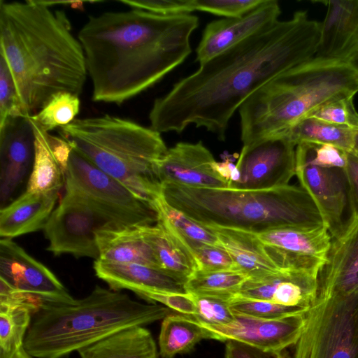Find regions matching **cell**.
I'll return each instance as SVG.
<instances>
[{
	"label": "cell",
	"mask_w": 358,
	"mask_h": 358,
	"mask_svg": "<svg viewBox=\"0 0 358 358\" xmlns=\"http://www.w3.org/2000/svg\"><path fill=\"white\" fill-rule=\"evenodd\" d=\"M321 23L304 10L199 64L197 71L156 99L150 127L162 133L203 127L224 141L229 123L243 103L278 75L314 57Z\"/></svg>",
	"instance_id": "obj_1"
},
{
	"label": "cell",
	"mask_w": 358,
	"mask_h": 358,
	"mask_svg": "<svg viewBox=\"0 0 358 358\" xmlns=\"http://www.w3.org/2000/svg\"><path fill=\"white\" fill-rule=\"evenodd\" d=\"M199 25L192 14L159 15L131 8L90 15L80 29L95 102L122 104L181 64Z\"/></svg>",
	"instance_id": "obj_2"
},
{
	"label": "cell",
	"mask_w": 358,
	"mask_h": 358,
	"mask_svg": "<svg viewBox=\"0 0 358 358\" xmlns=\"http://www.w3.org/2000/svg\"><path fill=\"white\" fill-rule=\"evenodd\" d=\"M0 57L27 116L59 92L79 96L88 75L83 46L66 14L45 1H0Z\"/></svg>",
	"instance_id": "obj_3"
},
{
	"label": "cell",
	"mask_w": 358,
	"mask_h": 358,
	"mask_svg": "<svg viewBox=\"0 0 358 358\" xmlns=\"http://www.w3.org/2000/svg\"><path fill=\"white\" fill-rule=\"evenodd\" d=\"M171 310L96 285L71 303L42 304L32 315L23 347L35 358H64L122 329L163 320Z\"/></svg>",
	"instance_id": "obj_4"
},
{
	"label": "cell",
	"mask_w": 358,
	"mask_h": 358,
	"mask_svg": "<svg viewBox=\"0 0 358 358\" xmlns=\"http://www.w3.org/2000/svg\"><path fill=\"white\" fill-rule=\"evenodd\" d=\"M357 92L358 78L346 64L314 57L274 77L243 103V145L284 132L322 106Z\"/></svg>",
	"instance_id": "obj_5"
},
{
	"label": "cell",
	"mask_w": 358,
	"mask_h": 358,
	"mask_svg": "<svg viewBox=\"0 0 358 358\" xmlns=\"http://www.w3.org/2000/svg\"><path fill=\"white\" fill-rule=\"evenodd\" d=\"M166 203L204 226L259 234L279 228L324 225L309 194L300 185L268 189L193 188L162 185Z\"/></svg>",
	"instance_id": "obj_6"
},
{
	"label": "cell",
	"mask_w": 358,
	"mask_h": 358,
	"mask_svg": "<svg viewBox=\"0 0 358 358\" xmlns=\"http://www.w3.org/2000/svg\"><path fill=\"white\" fill-rule=\"evenodd\" d=\"M59 132L76 151L141 199L151 205L162 195L155 166L168 148L159 132L108 114L76 118Z\"/></svg>",
	"instance_id": "obj_7"
},
{
	"label": "cell",
	"mask_w": 358,
	"mask_h": 358,
	"mask_svg": "<svg viewBox=\"0 0 358 358\" xmlns=\"http://www.w3.org/2000/svg\"><path fill=\"white\" fill-rule=\"evenodd\" d=\"M64 185L80 194L112 225H152L159 220L157 211L150 203L141 199L73 148Z\"/></svg>",
	"instance_id": "obj_8"
},
{
	"label": "cell",
	"mask_w": 358,
	"mask_h": 358,
	"mask_svg": "<svg viewBox=\"0 0 358 358\" xmlns=\"http://www.w3.org/2000/svg\"><path fill=\"white\" fill-rule=\"evenodd\" d=\"M109 224L80 194L65 187V194L51 213L43 231L47 251L55 256L99 258L96 232Z\"/></svg>",
	"instance_id": "obj_9"
},
{
	"label": "cell",
	"mask_w": 358,
	"mask_h": 358,
	"mask_svg": "<svg viewBox=\"0 0 358 358\" xmlns=\"http://www.w3.org/2000/svg\"><path fill=\"white\" fill-rule=\"evenodd\" d=\"M296 175V145L285 133L243 145L228 187L258 190L289 185Z\"/></svg>",
	"instance_id": "obj_10"
},
{
	"label": "cell",
	"mask_w": 358,
	"mask_h": 358,
	"mask_svg": "<svg viewBox=\"0 0 358 358\" xmlns=\"http://www.w3.org/2000/svg\"><path fill=\"white\" fill-rule=\"evenodd\" d=\"M306 313L275 320L235 314L234 321L224 325H211L197 321L206 329L208 339L236 341L277 358H284L286 350L296 344L302 334Z\"/></svg>",
	"instance_id": "obj_11"
},
{
	"label": "cell",
	"mask_w": 358,
	"mask_h": 358,
	"mask_svg": "<svg viewBox=\"0 0 358 358\" xmlns=\"http://www.w3.org/2000/svg\"><path fill=\"white\" fill-rule=\"evenodd\" d=\"M341 300L358 303V215L352 212L342 229L331 237L326 261L317 275L313 299Z\"/></svg>",
	"instance_id": "obj_12"
},
{
	"label": "cell",
	"mask_w": 358,
	"mask_h": 358,
	"mask_svg": "<svg viewBox=\"0 0 358 358\" xmlns=\"http://www.w3.org/2000/svg\"><path fill=\"white\" fill-rule=\"evenodd\" d=\"M256 234L280 269L302 271L317 275L331 243V234L324 225L279 228Z\"/></svg>",
	"instance_id": "obj_13"
},
{
	"label": "cell",
	"mask_w": 358,
	"mask_h": 358,
	"mask_svg": "<svg viewBox=\"0 0 358 358\" xmlns=\"http://www.w3.org/2000/svg\"><path fill=\"white\" fill-rule=\"evenodd\" d=\"M0 279L43 304L71 303L75 299L49 268L12 239L0 240Z\"/></svg>",
	"instance_id": "obj_14"
},
{
	"label": "cell",
	"mask_w": 358,
	"mask_h": 358,
	"mask_svg": "<svg viewBox=\"0 0 358 358\" xmlns=\"http://www.w3.org/2000/svg\"><path fill=\"white\" fill-rule=\"evenodd\" d=\"M281 13L275 0L264 1L238 17L209 22L196 49V60L202 64L243 41L275 24Z\"/></svg>",
	"instance_id": "obj_15"
},
{
	"label": "cell",
	"mask_w": 358,
	"mask_h": 358,
	"mask_svg": "<svg viewBox=\"0 0 358 358\" xmlns=\"http://www.w3.org/2000/svg\"><path fill=\"white\" fill-rule=\"evenodd\" d=\"M210 151L199 141L180 142L168 148L155 166L159 181L193 188L227 187Z\"/></svg>",
	"instance_id": "obj_16"
},
{
	"label": "cell",
	"mask_w": 358,
	"mask_h": 358,
	"mask_svg": "<svg viewBox=\"0 0 358 358\" xmlns=\"http://www.w3.org/2000/svg\"><path fill=\"white\" fill-rule=\"evenodd\" d=\"M34 131L29 117L8 118L0 125V204L8 205L31 173Z\"/></svg>",
	"instance_id": "obj_17"
},
{
	"label": "cell",
	"mask_w": 358,
	"mask_h": 358,
	"mask_svg": "<svg viewBox=\"0 0 358 358\" xmlns=\"http://www.w3.org/2000/svg\"><path fill=\"white\" fill-rule=\"evenodd\" d=\"M299 185L310 196L331 236L342 229L348 205V189L343 169L309 164L296 155V175Z\"/></svg>",
	"instance_id": "obj_18"
},
{
	"label": "cell",
	"mask_w": 358,
	"mask_h": 358,
	"mask_svg": "<svg viewBox=\"0 0 358 358\" xmlns=\"http://www.w3.org/2000/svg\"><path fill=\"white\" fill-rule=\"evenodd\" d=\"M317 278L310 272L280 270L248 278L238 296L308 309L315 296Z\"/></svg>",
	"instance_id": "obj_19"
},
{
	"label": "cell",
	"mask_w": 358,
	"mask_h": 358,
	"mask_svg": "<svg viewBox=\"0 0 358 358\" xmlns=\"http://www.w3.org/2000/svg\"><path fill=\"white\" fill-rule=\"evenodd\" d=\"M96 275L110 289H129L136 294L145 291L187 293L185 282L162 269L134 263L95 260Z\"/></svg>",
	"instance_id": "obj_20"
},
{
	"label": "cell",
	"mask_w": 358,
	"mask_h": 358,
	"mask_svg": "<svg viewBox=\"0 0 358 358\" xmlns=\"http://www.w3.org/2000/svg\"><path fill=\"white\" fill-rule=\"evenodd\" d=\"M59 191H25L0 209L1 238L13 239L43 230L55 209Z\"/></svg>",
	"instance_id": "obj_21"
},
{
	"label": "cell",
	"mask_w": 358,
	"mask_h": 358,
	"mask_svg": "<svg viewBox=\"0 0 358 358\" xmlns=\"http://www.w3.org/2000/svg\"><path fill=\"white\" fill-rule=\"evenodd\" d=\"M96 240L99 260L139 264L161 269L143 237L141 226L105 227L96 231Z\"/></svg>",
	"instance_id": "obj_22"
},
{
	"label": "cell",
	"mask_w": 358,
	"mask_h": 358,
	"mask_svg": "<svg viewBox=\"0 0 358 358\" xmlns=\"http://www.w3.org/2000/svg\"><path fill=\"white\" fill-rule=\"evenodd\" d=\"M217 236L219 245L231 257L237 270L249 278L265 275L280 269L255 233L240 229L206 226Z\"/></svg>",
	"instance_id": "obj_23"
},
{
	"label": "cell",
	"mask_w": 358,
	"mask_h": 358,
	"mask_svg": "<svg viewBox=\"0 0 358 358\" xmlns=\"http://www.w3.org/2000/svg\"><path fill=\"white\" fill-rule=\"evenodd\" d=\"M141 231L161 269L186 282L197 265L176 232L161 220L155 224L141 226Z\"/></svg>",
	"instance_id": "obj_24"
},
{
	"label": "cell",
	"mask_w": 358,
	"mask_h": 358,
	"mask_svg": "<svg viewBox=\"0 0 358 358\" xmlns=\"http://www.w3.org/2000/svg\"><path fill=\"white\" fill-rule=\"evenodd\" d=\"M78 352L80 358H158L155 341L144 326L122 329Z\"/></svg>",
	"instance_id": "obj_25"
},
{
	"label": "cell",
	"mask_w": 358,
	"mask_h": 358,
	"mask_svg": "<svg viewBox=\"0 0 358 358\" xmlns=\"http://www.w3.org/2000/svg\"><path fill=\"white\" fill-rule=\"evenodd\" d=\"M130 8L159 15H185L194 11L224 17L241 16L262 4L264 0H121Z\"/></svg>",
	"instance_id": "obj_26"
},
{
	"label": "cell",
	"mask_w": 358,
	"mask_h": 358,
	"mask_svg": "<svg viewBox=\"0 0 358 358\" xmlns=\"http://www.w3.org/2000/svg\"><path fill=\"white\" fill-rule=\"evenodd\" d=\"M327 12L321 23L315 57H334L345 45L358 26V0L324 1Z\"/></svg>",
	"instance_id": "obj_27"
},
{
	"label": "cell",
	"mask_w": 358,
	"mask_h": 358,
	"mask_svg": "<svg viewBox=\"0 0 358 358\" xmlns=\"http://www.w3.org/2000/svg\"><path fill=\"white\" fill-rule=\"evenodd\" d=\"M208 339L206 329L191 315L169 314L162 322L158 344L162 358L187 353L202 339Z\"/></svg>",
	"instance_id": "obj_28"
},
{
	"label": "cell",
	"mask_w": 358,
	"mask_h": 358,
	"mask_svg": "<svg viewBox=\"0 0 358 358\" xmlns=\"http://www.w3.org/2000/svg\"><path fill=\"white\" fill-rule=\"evenodd\" d=\"M31 122L35 136L34 157L26 190L36 192L59 191L65 184V177L53 154L50 134Z\"/></svg>",
	"instance_id": "obj_29"
},
{
	"label": "cell",
	"mask_w": 358,
	"mask_h": 358,
	"mask_svg": "<svg viewBox=\"0 0 358 358\" xmlns=\"http://www.w3.org/2000/svg\"><path fill=\"white\" fill-rule=\"evenodd\" d=\"M356 130L308 117L282 133L287 134L296 146L303 143L331 144L348 152L353 149Z\"/></svg>",
	"instance_id": "obj_30"
},
{
	"label": "cell",
	"mask_w": 358,
	"mask_h": 358,
	"mask_svg": "<svg viewBox=\"0 0 358 358\" xmlns=\"http://www.w3.org/2000/svg\"><path fill=\"white\" fill-rule=\"evenodd\" d=\"M249 277L236 269L217 271H196L185 282L187 293L229 301L238 295Z\"/></svg>",
	"instance_id": "obj_31"
},
{
	"label": "cell",
	"mask_w": 358,
	"mask_h": 358,
	"mask_svg": "<svg viewBox=\"0 0 358 358\" xmlns=\"http://www.w3.org/2000/svg\"><path fill=\"white\" fill-rule=\"evenodd\" d=\"M32 310L0 306V358H14L23 348Z\"/></svg>",
	"instance_id": "obj_32"
},
{
	"label": "cell",
	"mask_w": 358,
	"mask_h": 358,
	"mask_svg": "<svg viewBox=\"0 0 358 358\" xmlns=\"http://www.w3.org/2000/svg\"><path fill=\"white\" fill-rule=\"evenodd\" d=\"M151 206L159 220L167 224L181 240L219 245L216 235L210 229L169 205L162 195Z\"/></svg>",
	"instance_id": "obj_33"
},
{
	"label": "cell",
	"mask_w": 358,
	"mask_h": 358,
	"mask_svg": "<svg viewBox=\"0 0 358 358\" xmlns=\"http://www.w3.org/2000/svg\"><path fill=\"white\" fill-rule=\"evenodd\" d=\"M78 96L70 92H59L29 117L47 132L66 126L76 119L79 113L80 101Z\"/></svg>",
	"instance_id": "obj_34"
},
{
	"label": "cell",
	"mask_w": 358,
	"mask_h": 358,
	"mask_svg": "<svg viewBox=\"0 0 358 358\" xmlns=\"http://www.w3.org/2000/svg\"><path fill=\"white\" fill-rule=\"evenodd\" d=\"M229 306L234 314L266 320H275L294 314L306 313L308 310L241 296H236L231 299L229 301Z\"/></svg>",
	"instance_id": "obj_35"
},
{
	"label": "cell",
	"mask_w": 358,
	"mask_h": 358,
	"mask_svg": "<svg viewBox=\"0 0 358 358\" xmlns=\"http://www.w3.org/2000/svg\"><path fill=\"white\" fill-rule=\"evenodd\" d=\"M181 241L194 257L198 271H217L236 269L229 253L221 245Z\"/></svg>",
	"instance_id": "obj_36"
},
{
	"label": "cell",
	"mask_w": 358,
	"mask_h": 358,
	"mask_svg": "<svg viewBox=\"0 0 358 358\" xmlns=\"http://www.w3.org/2000/svg\"><path fill=\"white\" fill-rule=\"evenodd\" d=\"M347 152L331 144L303 143L296 146V155L310 164L344 169L347 164Z\"/></svg>",
	"instance_id": "obj_37"
},
{
	"label": "cell",
	"mask_w": 358,
	"mask_h": 358,
	"mask_svg": "<svg viewBox=\"0 0 358 358\" xmlns=\"http://www.w3.org/2000/svg\"><path fill=\"white\" fill-rule=\"evenodd\" d=\"M353 99L354 96H349L333 101L322 106L309 117L333 124L358 129V113Z\"/></svg>",
	"instance_id": "obj_38"
},
{
	"label": "cell",
	"mask_w": 358,
	"mask_h": 358,
	"mask_svg": "<svg viewBox=\"0 0 358 358\" xmlns=\"http://www.w3.org/2000/svg\"><path fill=\"white\" fill-rule=\"evenodd\" d=\"M15 117L29 116L24 113L8 65L0 57V125Z\"/></svg>",
	"instance_id": "obj_39"
},
{
	"label": "cell",
	"mask_w": 358,
	"mask_h": 358,
	"mask_svg": "<svg viewBox=\"0 0 358 358\" xmlns=\"http://www.w3.org/2000/svg\"><path fill=\"white\" fill-rule=\"evenodd\" d=\"M194 297L196 312L192 317L196 320L211 325H224L235 319V314L231 310L229 301L207 296Z\"/></svg>",
	"instance_id": "obj_40"
},
{
	"label": "cell",
	"mask_w": 358,
	"mask_h": 358,
	"mask_svg": "<svg viewBox=\"0 0 358 358\" xmlns=\"http://www.w3.org/2000/svg\"><path fill=\"white\" fill-rule=\"evenodd\" d=\"M137 295L150 301L159 302L161 305L180 314L192 316L196 312L194 297L189 293L145 291Z\"/></svg>",
	"instance_id": "obj_41"
},
{
	"label": "cell",
	"mask_w": 358,
	"mask_h": 358,
	"mask_svg": "<svg viewBox=\"0 0 358 358\" xmlns=\"http://www.w3.org/2000/svg\"><path fill=\"white\" fill-rule=\"evenodd\" d=\"M42 304L37 298L15 289L0 279V306L27 308L34 313Z\"/></svg>",
	"instance_id": "obj_42"
},
{
	"label": "cell",
	"mask_w": 358,
	"mask_h": 358,
	"mask_svg": "<svg viewBox=\"0 0 358 358\" xmlns=\"http://www.w3.org/2000/svg\"><path fill=\"white\" fill-rule=\"evenodd\" d=\"M347 164L343 169L348 183L350 212L358 215V153L352 150L347 152Z\"/></svg>",
	"instance_id": "obj_43"
},
{
	"label": "cell",
	"mask_w": 358,
	"mask_h": 358,
	"mask_svg": "<svg viewBox=\"0 0 358 358\" xmlns=\"http://www.w3.org/2000/svg\"><path fill=\"white\" fill-rule=\"evenodd\" d=\"M224 358H277L245 343L228 341L225 347Z\"/></svg>",
	"instance_id": "obj_44"
},
{
	"label": "cell",
	"mask_w": 358,
	"mask_h": 358,
	"mask_svg": "<svg viewBox=\"0 0 358 358\" xmlns=\"http://www.w3.org/2000/svg\"><path fill=\"white\" fill-rule=\"evenodd\" d=\"M334 57L346 64L358 78V26L345 45Z\"/></svg>",
	"instance_id": "obj_45"
},
{
	"label": "cell",
	"mask_w": 358,
	"mask_h": 358,
	"mask_svg": "<svg viewBox=\"0 0 358 358\" xmlns=\"http://www.w3.org/2000/svg\"><path fill=\"white\" fill-rule=\"evenodd\" d=\"M14 358H33V357L23 347L18 351Z\"/></svg>",
	"instance_id": "obj_46"
},
{
	"label": "cell",
	"mask_w": 358,
	"mask_h": 358,
	"mask_svg": "<svg viewBox=\"0 0 358 358\" xmlns=\"http://www.w3.org/2000/svg\"><path fill=\"white\" fill-rule=\"evenodd\" d=\"M353 150L358 153V129L355 131L354 136Z\"/></svg>",
	"instance_id": "obj_47"
}]
</instances>
